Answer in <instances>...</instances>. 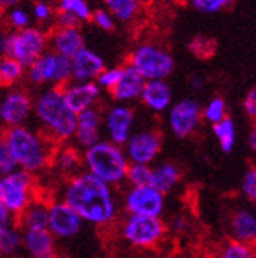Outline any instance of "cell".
<instances>
[{
	"label": "cell",
	"instance_id": "cell-17",
	"mask_svg": "<svg viewBox=\"0 0 256 258\" xmlns=\"http://www.w3.org/2000/svg\"><path fill=\"white\" fill-rule=\"evenodd\" d=\"M49 47L50 52L66 58H72L80 49L85 47V40L80 32V27H69V29L54 27L49 32Z\"/></svg>",
	"mask_w": 256,
	"mask_h": 258
},
{
	"label": "cell",
	"instance_id": "cell-4",
	"mask_svg": "<svg viewBox=\"0 0 256 258\" xmlns=\"http://www.w3.org/2000/svg\"><path fill=\"white\" fill-rule=\"evenodd\" d=\"M82 162L87 173L93 175L110 187L120 186L126 181L129 161L123 147L115 145L109 140H101L92 148L82 151Z\"/></svg>",
	"mask_w": 256,
	"mask_h": 258
},
{
	"label": "cell",
	"instance_id": "cell-36",
	"mask_svg": "<svg viewBox=\"0 0 256 258\" xmlns=\"http://www.w3.org/2000/svg\"><path fill=\"white\" fill-rule=\"evenodd\" d=\"M101 126H102V113L98 107H92L77 113V129L101 131Z\"/></svg>",
	"mask_w": 256,
	"mask_h": 258
},
{
	"label": "cell",
	"instance_id": "cell-12",
	"mask_svg": "<svg viewBox=\"0 0 256 258\" xmlns=\"http://www.w3.org/2000/svg\"><path fill=\"white\" fill-rule=\"evenodd\" d=\"M162 148V136L156 129H142L132 133L123 150L129 164L151 165Z\"/></svg>",
	"mask_w": 256,
	"mask_h": 258
},
{
	"label": "cell",
	"instance_id": "cell-27",
	"mask_svg": "<svg viewBox=\"0 0 256 258\" xmlns=\"http://www.w3.org/2000/svg\"><path fill=\"white\" fill-rule=\"evenodd\" d=\"M106 10L113 16L115 21L127 24L137 19L142 4L137 0H107Z\"/></svg>",
	"mask_w": 256,
	"mask_h": 258
},
{
	"label": "cell",
	"instance_id": "cell-35",
	"mask_svg": "<svg viewBox=\"0 0 256 258\" xmlns=\"http://www.w3.org/2000/svg\"><path fill=\"white\" fill-rule=\"evenodd\" d=\"M151 176V165H142V164H129V169L126 173V181L129 187L145 186L149 184Z\"/></svg>",
	"mask_w": 256,
	"mask_h": 258
},
{
	"label": "cell",
	"instance_id": "cell-34",
	"mask_svg": "<svg viewBox=\"0 0 256 258\" xmlns=\"http://www.w3.org/2000/svg\"><path fill=\"white\" fill-rule=\"evenodd\" d=\"M187 47L197 58H211L215 54L217 44L212 38L206 35H197L192 38Z\"/></svg>",
	"mask_w": 256,
	"mask_h": 258
},
{
	"label": "cell",
	"instance_id": "cell-9",
	"mask_svg": "<svg viewBox=\"0 0 256 258\" xmlns=\"http://www.w3.org/2000/svg\"><path fill=\"white\" fill-rule=\"evenodd\" d=\"M25 77L33 85H50L61 88L72 81L71 58L47 50L29 68H25Z\"/></svg>",
	"mask_w": 256,
	"mask_h": 258
},
{
	"label": "cell",
	"instance_id": "cell-28",
	"mask_svg": "<svg viewBox=\"0 0 256 258\" xmlns=\"http://www.w3.org/2000/svg\"><path fill=\"white\" fill-rule=\"evenodd\" d=\"M25 76V68L11 57H0V87L15 88Z\"/></svg>",
	"mask_w": 256,
	"mask_h": 258
},
{
	"label": "cell",
	"instance_id": "cell-7",
	"mask_svg": "<svg viewBox=\"0 0 256 258\" xmlns=\"http://www.w3.org/2000/svg\"><path fill=\"white\" fill-rule=\"evenodd\" d=\"M38 199L35 175L21 169L0 176V202L15 216H21Z\"/></svg>",
	"mask_w": 256,
	"mask_h": 258
},
{
	"label": "cell",
	"instance_id": "cell-21",
	"mask_svg": "<svg viewBox=\"0 0 256 258\" xmlns=\"http://www.w3.org/2000/svg\"><path fill=\"white\" fill-rule=\"evenodd\" d=\"M50 167H54L58 173L66 176V179L77 175L83 172L82 151L77 150L74 145H68V144H65L63 147H57L52 154Z\"/></svg>",
	"mask_w": 256,
	"mask_h": 258
},
{
	"label": "cell",
	"instance_id": "cell-29",
	"mask_svg": "<svg viewBox=\"0 0 256 258\" xmlns=\"http://www.w3.org/2000/svg\"><path fill=\"white\" fill-rule=\"evenodd\" d=\"M212 133L219 140V147L223 153H231L236 144V124L233 118L225 117L222 121L212 124Z\"/></svg>",
	"mask_w": 256,
	"mask_h": 258
},
{
	"label": "cell",
	"instance_id": "cell-10",
	"mask_svg": "<svg viewBox=\"0 0 256 258\" xmlns=\"http://www.w3.org/2000/svg\"><path fill=\"white\" fill-rule=\"evenodd\" d=\"M33 115V98L24 88H10L0 98V124L4 129L25 126Z\"/></svg>",
	"mask_w": 256,
	"mask_h": 258
},
{
	"label": "cell",
	"instance_id": "cell-41",
	"mask_svg": "<svg viewBox=\"0 0 256 258\" xmlns=\"http://www.w3.org/2000/svg\"><path fill=\"white\" fill-rule=\"evenodd\" d=\"M229 4V0H192L190 5L195 10L201 11V13H217L222 11L223 8H226Z\"/></svg>",
	"mask_w": 256,
	"mask_h": 258
},
{
	"label": "cell",
	"instance_id": "cell-51",
	"mask_svg": "<svg viewBox=\"0 0 256 258\" xmlns=\"http://www.w3.org/2000/svg\"><path fill=\"white\" fill-rule=\"evenodd\" d=\"M4 16H5V13H4L2 7H0V27H2V24H4Z\"/></svg>",
	"mask_w": 256,
	"mask_h": 258
},
{
	"label": "cell",
	"instance_id": "cell-19",
	"mask_svg": "<svg viewBox=\"0 0 256 258\" xmlns=\"http://www.w3.org/2000/svg\"><path fill=\"white\" fill-rule=\"evenodd\" d=\"M145 79L140 76L131 64H123V71L118 84L110 90L112 98L118 102V104H126V102L140 99L142 95V90L145 85Z\"/></svg>",
	"mask_w": 256,
	"mask_h": 258
},
{
	"label": "cell",
	"instance_id": "cell-11",
	"mask_svg": "<svg viewBox=\"0 0 256 258\" xmlns=\"http://www.w3.org/2000/svg\"><path fill=\"white\" fill-rule=\"evenodd\" d=\"M123 206L132 216L160 217L165 210V196L149 184L129 187L124 192Z\"/></svg>",
	"mask_w": 256,
	"mask_h": 258
},
{
	"label": "cell",
	"instance_id": "cell-23",
	"mask_svg": "<svg viewBox=\"0 0 256 258\" xmlns=\"http://www.w3.org/2000/svg\"><path fill=\"white\" fill-rule=\"evenodd\" d=\"M22 249L32 258L55 252V238L47 228L22 230Z\"/></svg>",
	"mask_w": 256,
	"mask_h": 258
},
{
	"label": "cell",
	"instance_id": "cell-37",
	"mask_svg": "<svg viewBox=\"0 0 256 258\" xmlns=\"http://www.w3.org/2000/svg\"><path fill=\"white\" fill-rule=\"evenodd\" d=\"M121 71H123V64L121 67H106L101 71V74L98 76V79L95 82L101 90H107V92H110V90L118 84L120 77H121Z\"/></svg>",
	"mask_w": 256,
	"mask_h": 258
},
{
	"label": "cell",
	"instance_id": "cell-13",
	"mask_svg": "<svg viewBox=\"0 0 256 258\" xmlns=\"http://www.w3.org/2000/svg\"><path fill=\"white\" fill-rule=\"evenodd\" d=\"M83 221L63 200L47 202V230L55 239H69L80 233Z\"/></svg>",
	"mask_w": 256,
	"mask_h": 258
},
{
	"label": "cell",
	"instance_id": "cell-30",
	"mask_svg": "<svg viewBox=\"0 0 256 258\" xmlns=\"http://www.w3.org/2000/svg\"><path fill=\"white\" fill-rule=\"evenodd\" d=\"M215 258H256V249L251 244L228 239L219 247Z\"/></svg>",
	"mask_w": 256,
	"mask_h": 258
},
{
	"label": "cell",
	"instance_id": "cell-15",
	"mask_svg": "<svg viewBox=\"0 0 256 258\" xmlns=\"http://www.w3.org/2000/svg\"><path fill=\"white\" fill-rule=\"evenodd\" d=\"M102 126L106 129L107 140L112 144L124 147L132 134L134 110L126 104H115L102 115Z\"/></svg>",
	"mask_w": 256,
	"mask_h": 258
},
{
	"label": "cell",
	"instance_id": "cell-14",
	"mask_svg": "<svg viewBox=\"0 0 256 258\" xmlns=\"http://www.w3.org/2000/svg\"><path fill=\"white\" fill-rule=\"evenodd\" d=\"M201 120V106L192 98L178 101L168 110L170 131L179 139L190 137L197 131Z\"/></svg>",
	"mask_w": 256,
	"mask_h": 258
},
{
	"label": "cell",
	"instance_id": "cell-50",
	"mask_svg": "<svg viewBox=\"0 0 256 258\" xmlns=\"http://www.w3.org/2000/svg\"><path fill=\"white\" fill-rule=\"evenodd\" d=\"M38 258H58V256H57V253L54 252V253H47V255H43V256H38Z\"/></svg>",
	"mask_w": 256,
	"mask_h": 258
},
{
	"label": "cell",
	"instance_id": "cell-39",
	"mask_svg": "<svg viewBox=\"0 0 256 258\" xmlns=\"http://www.w3.org/2000/svg\"><path fill=\"white\" fill-rule=\"evenodd\" d=\"M92 21L96 27H99L101 30H106V32H112L117 25V21L113 19V16L106 10V8H98L93 10L92 13Z\"/></svg>",
	"mask_w": 256,
	"mask_h": 258
},
{
	"label": "cell",
	"instance_id": "cell-24",
	"mask_svg": "<svg viewBox=\"0 0 256 258\" xmlns=\"http://www.w3.org/2000/svg\"><path fill=\"white\" fill-rule=\"evenodd\" d=\"M179 181H181V170L176 164L162 162L151 167L149 186H152L163 196L172 192L179 184Z\"/></svg>",
	"mask_w": 256,
	"mask_h": 258
},
{
	"label": "cell",
	"instance_id": "cell-1",
	"mask_svg": "<svg viewBox=\"0 0 256 258\" xmlns=\"http://www.w3.org/2000/svg\"><path fill=\"white\" fill-rule=\"evenodd\" d=\"M60 200L74 210L83 224L99 228L115 224L120 214L115 189L85 170L66 179Z\"/></svg>",
	"mask_w": 256,
	"mask_h": 258
},
{
	"label": "cell",
	"instance_id": "cell-42",
	"mask_svg": "<svg viewBox=\"0 0 256 258\" xmlns=\"http://www.w3.org/2000/svg\"><path fill=\"white\" fill-rule=\"evenodd\" d=\"M55 8L47 2H36L33 4V18L38 22H49L54 21Z\"/></svg>",
	"mask_w": 256,
	"mask_h": 258
},
{
	"label": "cell",
	"instance_id": "cell-43",
	"mask_svg": "<svg viewBox=\"0 0 256 258\" xmlns=\"http://www.w3.org/2000/svg\"><path fill=\"white\" fill-rule=\"evenodd\" d=\"M79 25H80V22L75 19L72 15H69V13L55 10L54 27H57V29H69V27H79Z\"/></svg>",
	"mask_w": 256,
	"mask_h": 258
},
{
	"label": "cell",
	"instance_id": "cell-31",
	"mask_svg": "<svg viewBox=\"0 0 256 258\" xmlns=\"http://www.w3.org/2000/svg\"><path fill=\"white\" fill-rule=\"evenodd\" d=\"M55 10L69 13V15H72L79 22L92 21L93 10L88 5V2H85V0H60Z\"/></svg>",
	"mask_w": 256,
	"mask_h": 258
},
{
	"label": "cell",
	"instance_id": "cell-8",
	"mask_svg": "<svg viewBox=\"0 0 256 258\" xmlns=\"http://www.w3.org/2000/svg\"><path fill=\"white\" fill-rule=\"evenodd\" d=\"M49 50V32L43 27H30L11 32L8 35V46L4 57H11L19 61L24 68H29L30 64L40 58L44 52Z\"/></svg>",
	"mask_w": 256,
	"mask_h": 258
},
{
	"label": "cell",
	"instance_id": "cell-16",
	"mask_svg": "<svg viewBox=\"0 0 256 258\" xmlns=\"http://www.w3.org/2000/svg\"><path fill=\"white\" fill-rule=\"evenodd\" d=\"M61 93L68 107L77 115L87 109L96 107V102L101 98V88L96 82H74L71 81L61 87Z\"/></svg>",
	"mask_w": 256,
	"mask_h": 258
},
{
	"label": "cell",
	"instance_id": "cell-5",
	"mask_svg": "<svg viewBox=\"0 0 256 258\" xmlns=\"http://www.w3.org/2000/svg\"><path fill=\"white\" fill-rule=\"evenodd\" d=\"M127 64L145 81H165L175 70V60L167 49L154 43H140L127 57Z\"/></svg>",
	"mask_w": 256,
	"mask_h": 258
},
{
	"label": "cell",
	"instance_id": "cell-18",
	"mask_svg": "<svg viewBox=\"0 0 256 258\" xmlns=\"http://www.w3.org/2000/svg\"><path fill=\"white\" fill-rule=\"evenodd\" d=\"M71 67L74 82H95L106 68V63L98 52L83 47L71 58Z\"/></svg>",
	"mask_w": 256,
	"mask_h": 258
},
{
	"label": "cell",
	"instance_id": "cell-26",
	"mask_svg": "<svg viewBox=\"0 0 256 258\" xmlns=\"http://www.w3.org/2000/svg\"><path fill=\"white\" fill-rule=\"evenodd\" d=\"M22 249V230L16 221L0 228V256L13 258Z\"/></svg>",
	"mask_w": 256,
	"mask_h": 258
},
{
	"label": "cell",
	"instance_id": "cell-49",
	"mask_svg": "<svg viewBox=\"0 0 256 258\" xmlns=\"http://www.w3.org/2000/svg\"><path fill=\"white\" fill-rule=\"evenodd\" d=\"M176 258H201V256H198V255H195V253H184V255H179V256H176Z\"/></svg>",
	"mask_w": 256,
	"mask_h": 258
},
{
	"label": "cell",
	"instance_id": "cell-40",
	"mask_svg": "<svg viewBox=\"0 0 256 258\" xmlns=\"http://www.w3.org/2000/svg\"><path fill=\"white\" fill-rule=\"evenodd\" d=\"M15 170H18V165H16L15 159H13L8 147L5 145L4 139L0 137V176L13 173Z\"/></svg>",
	"mask_w": 256,
	"mask_h": 258
},
{
	"label": "cell",
	"instance_id": "cell-6",
	"mask_svg": "<svg viewBox=\"0 0 256 258\" xmlns=\"http://www.w3.org/2000/svg\"><path fill=\"white\" fill-rule=\"evenodd\" d=\"M167 224L160 217L127 214L120 225V235L127 246L140 250L157 247L167 236Z\"/></svg>",
	"mask_w": 256,
	"mask_h": 258
},
{
	"label": "cell",
	"instance_id": "cell-33",
	"mask_svg": "<svg viewBox=\"0 0 256 258\" xmlns=\"http://www.w3.org/2000/svg\"><path fill=\"white\" fill-rule=\"evenodd\" d=\"M30 19L32 18L29 15V11L21 7H11L4 16V22L11 32H19L30 27Z\"/></svg>",
	"mask_w": 256,
	"mask_h": 258
},
{
	"label": "cell",
	"instance_id": "cell-25",
	"mask_svg": "<svg viewBox=\"0 0 256 258\" xmlns=\"http://www.w3.org/2000/svg\"><path fill=\"white\" fill-rule=\"evenodd\" d=\"M21 230H41L47 228V202L36 199L27 210L16 217Z\"/></svg>",
	"mask_w": 256,
	"mask_h": 258
},
{
	"label": "cell",
	"instance_id": "cell-22",
	"mask_svg": "<svg viewBox=\"0 0 256 258\" xmlns=\"http://www.w3.org/2000/svg\"><path fill=\"white\" fill-rule=\"evenodd\" d=\"M229 228H231L233 239L253 244L256 242V213L248 208H237L229 217Z\"/></svg>",
	"mask_w": 256,
	"mask_h": 258
},
{
	"label": "cell",
	"instance_id": "cell-32",
	"mask_svg": "<svg viewBox=\"0 0 256 258\" xmlns=\"http://www.w3.org/2000/svg\"><path fill=\"white\" fill-rule=\"evenodd\" d=\"M226 115V102L222 96H214L208 101V104L201 109V118L211 124L222 121Z\"/></svg>",
	"mask_w": 256,
	"mask_h": 258
},
{
	"label": "cell",
	"instance_id": "cell-2",
	"mask_svg": "<svg viewBox=\"0 0 256 258\" xmlns=\"http://www.w3.org/2000/svg\"><path fill=\"white\" fill-rule=\"evenodd\" d=\"M33 115L41 124L43 134L60 147L72 140L77 129V115L66 104L61 88L49 87L33 99Z\"/></svg>",
	"mask_w": 256,
	"mask_h": 258
},
{
	"label": "cell",
	"instance_id": "cell-46",
	"mask_svg": "<svg viewBox=\"0 0 256 258\" xmlns=\"http://www.w3.org/2000/svg\"><path fill=\"white\" fill-rule=\"evenodd\" d=\"M172 231H175V233H186L187 230V219L183 217V216H178L175 217L172 221Z\"/></svg>",
	"mask_w": 256,
	"mask_h": 258
},
{
	"label": "cell",
	"instance_id": "cell-47",
	"mask_svg": "<svg viewBox=\"0 0 256 258\" xmlns=\"http://www.w3.org/2000/svg\"><path fill=\"white\" fill-rule=\"evenodd\" d=\"M248 147L256 156V124L250 129V133H248Z\"/></svg>",
	"mask_w": 256,
	"mask_h": 258
},
{
	"label": "cell",
	"instance_id": "cell-20",
	"mask_svg": "<svg viewBox=\"0 0 256 258\" xmlns=\"http://www.w3.org/2000/svg\"><path fill=\"white\" fill-rule=\"evenodd\" d=\"M140 99L149 110L156 113L165 112L172 106V88L165 81H146Z\"/></svg>",
	"mask_w": 256,
	"mask_h": 258
},
{
	"label": "cell",
	"instance_id": "cell-45",
	"mask_svg": "<svg viewBox=\"0 0 256 258\" xmlns=\"http://www.w3.org/2000/svg\"><path fill=\"white\" fill-rule=\"evenodd\" d=\"M15 221H16L15 216H13V214L5 208V205H4L2 202H0V228L5 227V225L13 224Z\"/></svg>",
	"mask_w": 256,
	"mask_h": 258
},
{
	"label": "cell",
	"instance_id": "cell-38",
	"mask_svg": "<svg viewBox=\"0 0 256 258\" xmlns=\"http://www.w3.org/2000/svg\"><path fill=\"white\" fill-rule=\"evenodd\" d=\"M242 194L250 202H256V165H250L242 176Z\"/></svg>",
	"mask_w": 256,
	"mask_h": 258
},
{
	"label": "cell",
	"instance_id": "cell-48",
	"mask_svg": "<svg viewBox=\"0 0 256 258\" xmlns=\"http://www.w3.org/2000/svg\"><path fill=\"white\" fill-rule=\"evenodd\" d=\"M203 85H204V81H203V77H200V76H194L190 79V87L194 90H201Z\"/></svg>",
	"mask_w": 256,
	"mask_h": 258
},
{
	"label": "cell",
	"instance_id": "cell-3",
	"mask_svg": "<svg viewBox=\"0 0 256 258\" xmlns=\"http://www.w3.org/2000/svg\"><path fill=\"white\" fill-rule=\"evenodd\" d=\"M0 137L8 147L18 169L32 175L47 169L57 148V145H54L43 133L33 131L29 126L4 129Z\"/></svg>",
	"mask_w": 256,
	"mask_h": 258
},
{
	"label": "cell",
	"instance_id": "cell-44",
	"mask_svg": "<svg viewBox=\"0 0 256 258\" xmlns=\"http://www.w3.org/2000/svg\"><path fill=\"white\" fill-rule=\"evenodd\" d=\"M242 107H244V112L247 117L250 120L256 121V88H250L247 92L244 102H242Z\"/></svg>",
	"mask_w": 256,
	"mask_h": 258
}]
</instances>
